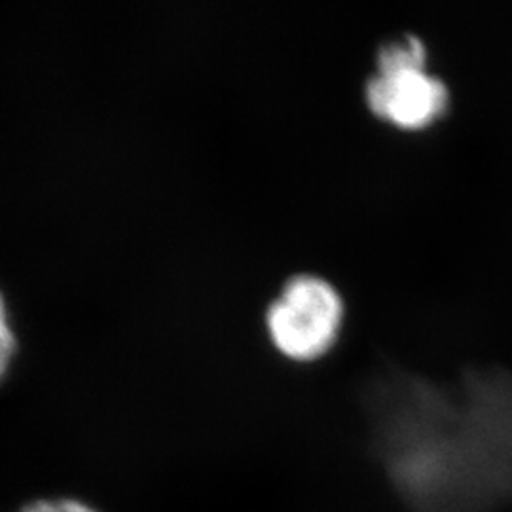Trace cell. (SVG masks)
Here are the masks:
<instances>
[{
    "label": "cell",
    "instance_id": "cell-1",
    "mask_svg": "<svg viewBox=\"0 0 512 512\" xmlns=\"http://www.w3.org/2000/svg\"><path fill=\"white\" fill-rule=\"evenodd\" d=\"M366 105L387 122L421 129L450 107V90L427 71V46L418 35L387 40L376 54V71L365 84Z\"/></svg>",
    "mask_w": 512,
    "mask_h": 512
},
{
    "label": "cell",
    "instance_id": "cell-2",
    "mask_svg": "<svg viewBox=\"0 0 512 512\" xmlns=\"http://www.w3.org/2000/svg\"><path fill=\"white\" fill-rule=\"evenodd\" d=\"M344 319V302L325 277L296 274L266 310L268 334L285 357L311 361L336 342Z\"/></svg>",
    "mask_w": 512,
    "mask_h": 512
},
{
    "label": "cell",
    "instance_id": "cell-3",
    "mask_svg": "<svg viewBox=\"0 0 512 512\" xmlns=\"http://www.w3.org/2000/svg\"><path fill=\"white\" fill-rule=\"evenodd\" d=\"M14 353H16V336L8 321L6 302L0 294V380L6 376Z\"/></svg>",
    "mask_w": 512,
    "mask_h": 512
},
{
    "label": "cell",
    "instance_id": "cell-4",
    "mask_svg": "<svg viewBox=\"0 0 512 512\" xmlns=\"http://www.w3.org/2000/svg\"><path fill=\"white\" fill-rule=\"evenodd\" d=\"M19 512H101L92 505L78 499H55V501H35Z\"/></svg>",
    "mask_w": 512,
    "mask_h": 512
}]
</instances>
